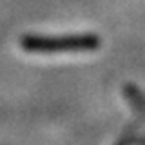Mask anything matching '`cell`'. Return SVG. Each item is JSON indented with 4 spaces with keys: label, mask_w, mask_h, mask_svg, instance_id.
<instances>
[{
    "label": "cell",
    "mask_w": 145,
    "mask_h": 145,
    "mask_svg": "<svg viewBox=\"0 0 145 145\" xmlns=\"http://www.w3.org/2000/svg\"><path fill=\"white\" fill-rule=\"evenodd\" d=\"M93 44L89 38H67V40H36V38H27L25 47L31 51H38V49H45V51H54V49H85Z\"/></svg>",
    "instance_id": "obj_1"
}]
</instances>
